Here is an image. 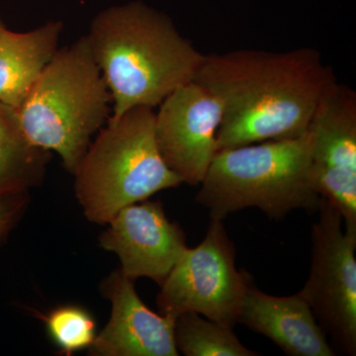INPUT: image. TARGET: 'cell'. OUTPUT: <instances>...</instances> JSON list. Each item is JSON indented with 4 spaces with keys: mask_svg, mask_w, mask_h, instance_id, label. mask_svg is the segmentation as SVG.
Segmentation results:
<instances>
[{
    "mask_svg": "<svg viewBox=\"0 0 356 356\" xmlns=\"http://www.w3.org/2000/svg\"><path fill=\"white\" fill-rule=\"evenodd\" d=\"M50 159L27 139L16 109L0 102V199L39 186Z\"/></svg>",
    "mask_w": 356,
    "mask_h": 356,
    "instance_id": "cell-14",
    "label": "cell"
},
{
    "mask_svg": "<svg viewBox=\"0 0 356 356\" xmlns=\"http://www.w3.org/2000/svg\"><path fill=\"white\" fill-rule=\"evenodd\" d=\"M159 106L154 131L159 153L184 184L200 185L218 152L221 102L193 81L175 89Z\"/></svg>",
    "mask_w": 356,
    "mask_h": 356,
    "instance_id": "cell-9",
    "label": "cell"
},
{
    "mask_svg": "<svg viewBox=\"0 0 356 356\" xmlns=\"http://www.w3.org/2000/svg\"><path fill=\"white\" fill-rule=\"evenodd\" d=\"M196 83L222 103L218 151L303 135L334 81L320 51L240 49L204 55Z\"/></svg>",
    "mask_w": 356,
    "mask_h": 356,
    "instance_id": "cell-1",
    "label": "cell"
},
{
    "mask_svg": "<svg viewBox=\"0 0 356 356\" xmlns=\"http://www.w3.org/2000/svg\"><path fill=\"white\" fill-rule=\"evenodd\" d=\"M63 23L51 21L28 32L0 21V102L17 109L58 51Z\"/></svg>",
    "mask_w": 356,
    "mask_h": 356,
    "instance_id": "cell-13",
    "label": "cell"
},
{
    "mask_svg": "<svg viewBox=\"0 0 356 356\" xmlns=\"http://www.w3.org/2000/svg\"><path fill=\"white\" fill-rule=\"evenodd\" d=\"M233 329L197 313L181 314L175 318V346L186 356L259 355L241 343Z\"/></svg>",
    "mask_w": 356,
    "mask_h": 356,
    "instance_id": "cell-15",
    "label": "cell"
},
{
    "mask_svg": "<svg viewBox=\"0 0 356 356\" xmlns=\"http://www.w3.org/2000/svg\"><path fill=\"white\" fill-rule=\"evenodd\" d=\"M86 37L111 95V119L134 107L154 109L195 79L204 58L168 15L142 1L102 11Z\"/></svg>",
    "mask_w": 356,
    "mask_h": 356,
    "instance_id": "cell-2",
    "label": "cell"
},
{
    "mask_svg": "<svg viewBox=\"0 0 356 356\" xmlns=\"http://www.w3.org/2000/svg\"><path fill=\"white\" fill-rule=\"evenodd\" d=\"M312 229L310 275L299 294L343 355H356V236L343 228L339 211L321 199Z\"/></svg>",
    "mask_w": 356,
    "mask_h": 356,
    "instance_id": "cell-7",
    "label": "cell"
},
{
    "mask_svg": "<svg viewBox=\"0 0 356 356\" xmlns=\"http://www.w3.org/2000/svg\"><path fill=\"white\" fill-rule=\"evenodd\" d=\"M110 103L108 86L83 36L57 51L16 113L27 139L57 153L74 175L107 122Z\"/></svg>",
    "mask_w": 356,
    "mask_h": 356,
    "instance_id": "cell-4",
    "label": "cell"
},
{
    "mask_svg": "<svg viewBox=\"0 0 356 356\" xmlns=\"http://www.w3.org/2000/svg\"><path fill=\"white\" fill-rule=\"evenodd\" d=\"M120 269L102 283L111 316L88 348L93 356H177L175 318L149 310Z\"/></svg>",
    "mask_w": 356,
    "mask_h": 356,
    "instance_id": "cell-11",
    "label": "cell"
},
{
    "mask_svg": "<svg viewBox=\"0 0 356 356\" xmlns=\"http://www.w3.org/2000/svg\"><path fill=\"white\" fill-rule=\"evenodd\" d=\"M107 225L100 245L118 257L120 270L134 281L147 277L161 286L188 248L184 229L159 201L126 206Z\"/></svg>",
    "mask_w": 356,
    "mask_h": 356,
    "instance_id": "cell-10",
    "label": "cell"
},
{
    "mask_svg": "<svg viewBox=\"0 0 356 356\" xmlns=\"http://www.w3.org/2000/svg\"><path fill=\"white\" fill-rule=\"evenodd\" d=\"M154 122V108L134 107L109 118L91 140L74 172V192L88 221L107 225L126 206L184 184L159 153Z\"/></svg>",
    "mask_w": 356,
    "mask_h": 356,
    "instance_id": "cell-5",
    "label": "cell"
},
{
    "mask_svg": "<svg viewBox=\"0 0 356 356\" xmlns=\"http://www.w3.org/2000/svg\"><path fill=\"white\" fill-rule=\"evenodd\" d=\"M311 134L219 149L200 184L196 202L211 219L257 207L269 219L293 210L317 212L320 195L310 181Z\"/></svg>",
    "mask_w": 356,
    "mask_h": 356,
    "instance_id": "cell-3",
    "label": "cell"
},
{
    "mask_svg": "<svg viewBox=\"0 0 356 356\" xmlns=\"http://www.w3.org/2000/svg\"><path fill=\"white\" fill-rule=\"evenodd\" d=\"M311 134L310 181L356 236V93L334 81L318 102Z\"/></svg>",
    "mask_w": 356,
    "mask_h": 356,
    "instance_id": "cell-8",
    "label": "cell"
},
{
    "mask_svg": "<svg viewBox=\"0 0 356 356\" xmlns=\"http://www.w3.org/2000/svg\"><path fill=\"white\" fill-rule=\"evenodd\" d=\"M238 323L266 337L290 356H334L324 330L310 306L297 293L273 296L250 280L245 290Z\"/></svg>",
    "mask_w": 356,
    "mask_h": 356,
    "instance_id": "cell-12",
    "label": "cell"
},
{
    "mask_svg": "<svg viewBox=\"0 0 356 356\" xmlns=\"http://www.w3.org/2000/svg\"><path fill=\"white\" fill-rule=\"evenodd\" d=\"M29 201V192L13 194L0 199V248L24 216Z\"/></svg>",
    "mask_w": 356,
    "mask_h": 356,
    "instance_id": "cell-17",
    "label": "cell"
},
{
    "mask_svg": "<svg viewBox=\"0 0 356 356\" xmlns=\"http://www.w3.org/2000/svg\"><path fill=\"white\" fill-rule=\"evenodd\" d=\"M252 280L236 269L235 245L222 220L211 219L202 242L185 250L161 285L156 304L161 315L197 313L234 327Z\"/></svg>",
    "mask_w": 356,
    "mask_h": 356,
    "instance_id": "cell-6",
    "label": "cell"
},
{
    "mask_svg": "<svg viewBox=\"0 0 356 356\" xmlns=\"http://www.w3.org/2000/svg\"><path fill=\"white\" fill-rule=\"evenodd\" d=\"M40 318L44 321L51 341L65 355L88 348L97 334L95 318L81 306L57 307L47 315H40Z\"/></svg>",
    "mask_w": 356,
    "mask_h": 356,
    "instance_id": "cell-16",
    "label": "cell"
}]
</instances>
